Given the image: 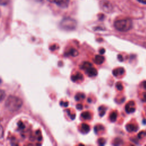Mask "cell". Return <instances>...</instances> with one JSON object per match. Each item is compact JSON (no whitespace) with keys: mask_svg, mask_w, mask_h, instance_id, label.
<instances>
[{"mask_svg":"<svg viewBox=\"0 0 146 146\" xmlns=\"http://www.w3.org/2000/svg\"><path fill=\"white\" fill-rule=\"evenodd\" d=\"M143 86H144V88L146 90V81H144L143 82Z\"/></svg>","mask_w":146,"mask_h":146,"instance_id":"obj_28","label":"cell"},{"mask_svg":"<svg viewBox=\"0 0 146 146\" xmlns=\"http://www.w3.org/2000/svg\"><path fill=\"white\" fill-rule=\"evenodd\" d=\"M99 52L101 55H103L105 52V49L104 48H101L100 50L99 51Z\"/></svg>","mask_w":146,"mask_h":146,"instance_id":"obj_25","label":"cell"},{"mask_svg":"<svg viewBox=\"0 0 146 146\" xmlns=\"http://www.w3.org/2000/svg\"><path fill=\"white\" fill-rule=\"evenodd\" d=\"M116 88L119 90V91H122L123 89V86L122 83L120 82H118L116 84Z\"/></svg>","mask_w":146,"mask_h":146,"instance_id":"obj_18","label":"cell"},{"mask_svg":"<svg viewBox=\"0 0 146 146\" xmlns=\"http://www.w3.org/2000/svg\"><path fill=\"white\" fill-rule=\"evenodd\" d=\"M48 1L50 2H54V1H55V0H48Z\"/></svg>","mask_w":146,"mask_h":146,"instance_id":"obj_29","label":"cell"},{"mask_svg":"<svg viewBox=\"0 0 146 146\" xmlns=\"http://www.w3.org/2000/svg\"><path fill=\"white\" fill-rule=\"evenodd\" d=\"M144 47L146 48V43H145L144 44Z\"/></svg>","mask_w":146,"mask_h":146,"instance_id":"obj_30","label":"cell"},{"mask_svg":"<svg viewBox=\"0 0 146 146\" xmlns=\"http://www.w3.org/2000/svg\"><path fill=\"white\" fill-rule=\"evenodd\" d=\"M117 58H118V59H119L120 61H123V56H122L121 55H120V54L118 55V56H117Z\"/></svg>","mask_w":146,"mask_h":146,"instance_id":"obj_24","label":"cell"},{"mask_svg":"<svg viewBox=\"0 0 146 146\" xmlns=\"http://www.w3.org/2000/svg\"><path fill=\"white\" fill-rule=\"evenodd\" d=\"M99 115L100 116H103L104 115L106 111V107H105L104 106H100L99 108Z\"/></svg>","mask_w":146,"mask_h":146,"instance_id":"obj_16","label":"cell"},{"mask_svg":"<svg viewBox=\"0 0 146 146\" xmlns=\"http://www.w3.org/2000/svg\"><path fill=\"white\" fill-rule=\"evenodd\" d=\"M54 2L56 3L60 7H65L67 6L69 0H55Z\"/></svg>","mask_w":146,"mask_h":146,"instance_id":"obj_10","label":"cell"},{"mask_svg":"<svg viewBox=\"0 0 146 146\" xmlns=\"http://www.w3.org/2000/svg\"><path fill=\"white\" fill-rule=\"evenodd\" d=\"M114 26L118 31L125 32L129 30L132 28V22L130 19L128 18L119 19L115 22Z\"/></svg>","mask_w":146,"mask_h":146,"instance_id":"obj_2","label":"cell"},{"mask_svg":"<svg viewBox=\"0 0 146 146\" xmlns=\"http://www.w3.org/2000/svg\"><path fill=\"white\" fill-rule=\"evenodd\" d=\"M76 108L78 109L79 110H82V109L83 108V106H82V104H77V106H76Z\"/></svg>","mask_w":146,"mask_h":146,"instance_id":"obj_23","label":"cell"},{"mask_svg":"<svg viewBox=\"0 0 146 146\" xmlns=\"http://www.w3.org/2000/svg\"><path fill=\"white\" fill-rule=\"evenodd\" d=\"M81 117L83 119H86V120H89L91 119V113L88 112V111H86L84 112H82L81 114Z\"/></svg>","mask_w":146,"mask_h":146,"instance_id":"obj_13","label":"cell"},{"mask_svg":"<svg viewBox=\"0 0 146 146\" xmlns=\"http://www.w3.org/2000/svg\"><path fill=\"white\" fill-rule=\"evenodd\" d=\"M103 128H104V127H103V125H102L101 124H98V125H96V126L95 127V128H94L95 132L96 133H97V132H99V131L102 130V129H103Z\"/></svg>","mask_w":146,"mask_h":146,"instance_id":"obj_17","label":"cell"},{"mask_svg":"<svg viewBox=\"0 0 146 146\" xmlns=\"http://www.w3.org/2000/svg\"><path fill=\"white\" fill-rule=\"evenodd\" d=\"M124 72H125V70L123 67H119L114 69L112 71V74L115 76L118 77L123 75L124 74Z\"/></svg>","mask_w":146,"mask_h":146,"instance_id":"obj_6","label":"cell"},{"mask_svg":"<svg viewBox=\"0 0 146 146\" xmlns=\"http://www.w3.org/2000/svg\"><path fill=\"white\" fill-rule=\"evenodd\" d=\"M60 27L65 30H72L76 27V22L75 19L70 18H66L63 19L60 23Z\"/></svg>","mask_w":146,"mask_h":146,"instance_id":"obj_3","label":"cell"},{"mask_svg":"<svg viewBox=\"0 0 146 146\" xmlns=\"http://www.w3.org/2000/svg\"><path fill=\"white\" fill-rule=\"evenodd\" d=\"M10 0H0V5H6L9 3Z\"/></svg>","mask_w":146,"mask_h":146,"instance_id":"obj_21","label":"cell"},{"mask_svg":"<svg viewBox=\"0 0 146 146\" xmlns=\"http://www.w3.org/2000/svg\"><path fill=\"white\" fill-rule=\"evenodd\" d=\"M22 104L23 102L22 99L15 96H10L5 103L6 108L11 111L18 110L22 107Z\"/></svg>","mask_w":146,"mask_h":146,"instance_id":"obj_1","label":"cell"},{"mask_svg":"<svg viewBox=\"0 0 146 146\" xmlns=\"http://www.w3.org/2000/svg\"><path fill=\"white\" fill-rule=\"evenodd\" d=\"M81 68L85 70L86 74L88 75V76L90 77L95 76L98 74L97 70L92 67V65L91 63L88 62H84L82 66H80Z\"/></svg>","mask_w":146,"mask_h":146,"instance_id":"obj_4","label":"cell"},{"mask_svg":"<svg viewBox=\"0 0 146 146\" xmlns=\"http://www.w3.org/2000/svg\"><path fill=\"white\" fill-rule=\"evenodd\" d=\"M146 135V132H143V131H141L140 132L139 134H138V137L139 138H142L144 136Z\"/></svg>","mask_w":146,"mask_h":146,"instance_id":"obj_22","label":"cell"},{"mask_svg":"<svg viewBox=\"0 0 146 146\" xmlns=\"http://www.w3.org/2000/svg\"><path fill=\"white\" fill-rule=\"evenodd\" d=\"M66 55H71V56H76L78 55V52L76 50H75V48H71V49H70L67 52H66Z\"/></svg>","mask_w":146,"mask_h":146,"instance_id":"obj_12","label":"cell"},{"mask_svg":"<svg viewBox=\"0 0 146 146\" xmlns=\"http://www.w3.org/2000/svg\"><path fill=\"white\" fill-rule=\"evenodd\" d=\"M117 112L116 111H113L112 113H111L110 115V120L112 122H114L116 121V118H117Z\"/></svg>","mask_w":146,"mask_h":146,"instance_id":"obj_15","label":"cell"},{"mask_svg":"<svg viewBox=\"0 0 146 146\" xmlns=\"http://www.w3.org/2000/svg\"><path fill=\"white\" fill-rule=\"evenodd\" d=\"M90 126L86 124V123H83L80 126V131L83 133H87L90 131Z\"/></svg>","mask_w":146,"mask_h":146,"instance_id":"obj_11","label":"cell"},{"mask_svg":"<svg viewBox=\"0 0 146 146\" xmlns=\"http://www.w3.org/2000/svg\"><path fill=\"white\" fill-rule=\"evenodd\" d=\"M0 16H1V12H0Z\"/></svg>","mask_w":146,"mask_h":146,"instance_id":"obj_32","label":"cell"},{"mask_svg":"<svg viewBox=\"0 0 146 146\" xmlns=\"http://www.w3.org/2000/svg\"><path fill=\"white\" fill-rule=\"evenodd\" d=\"M125 111L128 113H133L135 111V102L133 101H130L129 102L125 107Z\"/></svg>","mask_w":146,"mask_h":146,"instance_id":"obj_5","label":"cell"},{"mask_svg":"<svg viewBox=\"0 0 146 146\" xmlns=\"http://www.w3.org/2000/svg\"><path fill=\"white\" fill-rule=\"evenodd\" d=\"M85 98V95L82 92H79L78 94H76V95L75 96V99L77 100V101H79V100H82Z\"/></svg>","mask_w":146,"mask_h":146,"instance_id":"obj_14","label":"cell"},{"mask_svg":"<svg viewBox=\"0 0 146 146\" xmlns=\"http://www.w3.org/2000/svg\"><path fill=\"white\" fill-rule=\"evenodd\" d=\"M5 96V92L3 90L0 89V102H1Z\"/></svg>","mask_w":146,"mask_h":146,"instance_id":"obj_19","label":"cell"},{"mask_svg":"<svg viewBox=\"0 0 146 146\" xmlns=\"http://www.w3.org/2000/svg\"><path fill=\"white\" fill-rule=\"evenodd\" d=\"M126 130L128 132H136L138 129V127L133 124H128L125 126Z\"/></svg>","mask_w":146,"mask_h":146,"instance_id":"obj_7","label":"cell"},{"mask_svg":"<svg viewBox=\"0 0 146 146\" xmlns=\"http://www.w3.org/2000/svg\"><path fill=\"white\" fill-rule=\"evenodd\" d=\"M94 61L97 64H101L104 61V57L103 55H97L95 56Z\"/></svg>","mask_w":146,"mask_h":146,"instance_id":"obj_9","label":"cell"},{"mask_svg":"<svg viewBox=\"0 0 146 146\" xmlns=\"http://www.w3.org/2000/svg\"><path fill=\"white\" fill-rule=\"evenodd\" d=\"M88 101L90 102H91V99H88Z\"/></svg>","mask_w":146,"mask_h":146,"instance_id":"obj_31","label":"cell"},{"mask_svg":"<svg viewBox=\"0 0 146 146\" xmlns=\"http://www.w3.org/2000/svg\"><path fill=\"white\" fill-rule=\"evenodd\" d=\"M138 1H139L140 2L144 3V4H146V0H137Z\"/></svg>","mask_w":146,"mask_h":146,"instance_id":"obj_27","label":"cell"},{"mask_svg":"<svg viewBox=\"0 0 146 146\" xmlns=\"http://www.w3.org/2000/svg\"><path fill=\"white\" fill-rule=\"evenodd\" d=\"M143 101L144 102H146V92H144L143 94Z\"/></svg>","mask_w":146,"mask_h":146,"instance_id":"obj_26","label":"cell"},{"mask_svg":"<svg viewBox=\"0 0 146 146\" xmlns=\"http://www.w3.org/2000/svg\"><path fill=\"white\" fill-rule=\"evenodd\" d=\"M71 79L73 82H76L78 80L80 81L83 79V75L81 73L77 72L76 74L72 75Z\"/></svg>","mask_w":146,"mask_h":146,"instance_id":"obj_8","label":"cell"},{"mask_svg":"<svg viewBox=\"0 0 146 146\" xmlns=\"http://www.w3.org/2000/svg\"><path fill=\"white\" fill-rule=\"evenodd\" d=\"M98 143L100 145H103L106 143V140L103 138H100L98 140Z\"/></svg>","mask_w":146,"mask_h":146,"instance_id":"obj_20","label":"cell"}]
</instances>
